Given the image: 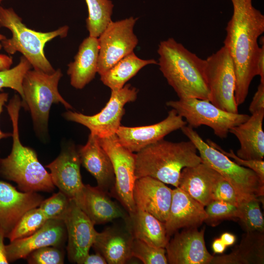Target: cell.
<instances>
[{"label":"cell","mask_w":264,"mask_h":264,"mask_svg":"<svg viewBox=\"0 0 264 264\" xmlns=\"http://www.w3.org/2000/svg\"><path fill=\"white\" fill-rule=\"evenodd\" d=\"M8 99V94L6 92H0V115L3 110V107ZM12 134L9 132H4L0 129V140L1 139L12 136Z\"/></svg>","instance_id":"obj_44"},{"label":"cell","mask_w":264,"mask_h":264,"mask_svg":"<svg viewBox=\"0 0 264 264\" xmlns=\"http://www.w3.org/2000/svg\"><path fill=\"white\" fill-rule=\"evenodd\" d=\"M264 262V233L246 232L240 243L227 255L214 257L211 264H262Z\"/></svg>","instance_id":"obj_28"},{"label":"cell","mask_w":264,"mask_h":264,"mask_svg":"<svg viewBox=\"0 0 264 264\" xmlns=\"http://www.w3.org/2000/svg\"><path fill=\"white\" fill-rule=\"evenodd\" d=\"M63 221L67 233L68 259L72 263L81 264L89 254L97 232L92 221L73 200H70Z\"/></svg>","instance_id":"obj_14"},{"label":"cell","mask_w":264,"mask_h":264,"mask_svg":"<svg viewBox=\"0 0 264 264\" xmlns=\"http://www.w3.org/2000/svg\"><path fill=\"white\" fill-rule=\"evenodd\" d=\"M62 76L60 68L52 73L33 69L29 70L23 79L22 105L30 111L34 128L40 134L47 132L49 111L53 104L61 103L66 109H73L58 91Z\"/></svg>","instance_id":"obj_7"},{"label":"cell","mask_w":264,"mask_h":264,"mask_svg":"<svg viewBox=\"0 0 264 264\" xmlns=\"http://www.w3.org/2000/svg\"><path fill=\"white\" fill-rule=\"evenodd\" d=\"M264 110L256 112L244 122L232 128L229 133L238 139L240 148L236 155L245 160H263L264 132L263 121Z\"/></svg>","instance_id":"obj_24"},{"label":"cell","mask_w":264,"mask_h":264,"mask_svg":"<svg viewBox=\"0 0 264 264\" xmlns=\"http://www.w3.org/2000/svg\"><path fill=\"white\" fill-rule=\"evenodd\" d=\"M213 200H221L236 206L240 202L233 187L220 175L218 178L212 192Z\"/></svg>","instance_id":"obj_38"},{"label":"cell","mask_w":264,"mask_h":264,"mask_svg":"<svg viewBox=\"0 0 264 264\" xmlns=\"http://www.w3.org/2000/svg\"><path fill=\"white\" fill-rule=\"evenodd\" d=\"M261 37L260 42L261 46L260 47L259 53L257 59V67L258 75L260 77V82L264 83V39Z\"/></svg>","instance_id":"obj_41"},{"label":"cell","mask_w":264,"mask_h":264,"mask_svg":"<svg viewBox=\"0 0 264 264\" xmlns=\"http://www.w3.org/2000/svg\"><path fill=\"white\" fill-rule=\"evenodd\" d=\"M3 0H0V3Z\"/></svg>","instance_id":"obj_49"},{"label":"cell","mask_w":264,"mask_h":264,"mask_svg":"<svg viewBox=\"0 0 264 264\" xmlns=\"http://www.w3.org/2000/svg\"><path fill=\"white\" fill-rule=\"evenodd\" d=\"M107 263L103 256L99 253L88 254L83 260L81 264H107Z\"/></svg>","instance_id":"obj_42"},{"label":"cell","mask_w":264,"mask_h":264,"mask_svg":"<svg viewBox=\"0 0 264 264\" xmlns=\"http://www.w3.org/2000/svg\"><path fill=\"white\" fill-rule=\"evenodd\" d=\"M132 255L144 264H168L165 248L155 247L136 239L132 242Z\"/></svg>","instance_id":"obj_34"},{"label":"cell","mask_w":264,"mask_h":264,"mask_svg":"<svg viewBox=\"0 0 264 264\" xmlns=\"http://www.w3.org/2000/svg\"><path fill=\"white\" fill-rule=\"evenodd\" d=\"M138 18L111 21L100 35L97 73H105L120 59L133 51L138 39L133 27Z\"/></svg>","instance_id":"obj_11"},{"label":"cell","mask_w":264,"mask_h":264,"mask_svg":"<svg viewBox=\"0 0 264 264\" xmlns=\"http://www.w3.org/2000/svg\"><path fill=\"white\" fill-rule=\"evenodd\" d=\"M202 162L190 140L173 142L162 139L135 154L136 178L150 176L178 187L182 170Z\"/></svg>","instance_id":"obj_4"},{"label":"cell","mask_w":264,"mask_h":264,"mask_svg":"<svg viewBox=\"0 0 264 264\" xmlns=\"http://www.w3.org/2000/svg\"><path fill=\"white\" fill-rule=\"evenodd\" d=\"M67 239L65 224L63 220H48L33 234L10 242L5 245L9 262L26 258L33 251L46 246L62 247Z\"/></svg>","instance_id":"obj_16"},{"label":"cell","mask_w":264,"mask_h":264,"mask_svg":"<svg viewBox=\"0 0 264 264\" xmlns=\"http://www.w3.org/2000/svg\"><path fill=\"white\" fill-rule=\"evenodd\" d=\"M0 26L8 29L12 37L1 42L2 48L10 55L21 53L34 69L52 73L55 70L46 58V43L57 37H66L69 27H60L50 32H39L28 28L12 8L0 6Z\"/></svg>","instance_id":"obj_5"},{"label":"cell","mask_w":264,"mask_h":264,"mask_svg":"<svg viewBox=\"0 0 264 264\" xmlns=\"http://www.w3.org/2000/svg\"><path fill=\"white\" fill-rule=\"evenodd\" d=\"M71 199L59 191L43 200L38 206L47 220H63L68 210Z\"/></svg>","instance_id":"obj_35"},{"label":"cell","mask_w":264,"mask_h":264,"mask_svg":"<svg viewBox=\"0 0 264 264\" xmlns=\"http://www.w3.org/2000/svg\"><path fill=\"white\" fill-rule=\"evenodd\" d=\"M137 93L138 90L135 88L127 84L119 90H111L109 101L99 112L93 115H86L68 110L63 116L68 121L86 127L90 133L99 138L109 137L115 134L121 126L125 104L135 101Z\"/></svg>","instance_id":"obj_10"},{"label":"cell","mask_w":264,"mask_h":264,"mask_svg":"<svg viewBox=\"0 0 264 264\" xmlns=\"http://www.w3.org/2000/svg\"><path fill=\"white\" fill-rule=\"evenodd\" d=\"M210 146L214 147L222 153L224 154L233 161L240 166L249 168L255 172L259 176L262 181L264 182V160H245L238 157L230 149L229 151L226 152L223 150L219 145L212 140L208 139L205 141Z\"/></svg>","instance_id":"obj_39"},{"label":"cell","mask_w":264,"mask_h":264,"mask_svg":"<svg viewBox=\"0 0 264 264\" xmlns=\"http://www.w3.org/2000/svg\"><path fill=\"white\" fill-rule=\"evenodd\" d=\"M205 61L204 76L210 92V102L226 111L239 113L235 99L234 67L228 49L223 45Z\"/></svg>","instance_id":"obj_9"},{"label":"cell","mask_w":264,"mask_h":264,"mask_svg":"<svg viewBox=\"0 0 264 264\" xmlns=\"http://www.w3.org/2000/svg\"><path fill=\"white\" fill-rule=\"evenodd\" d=\"M173 189L150 176L136 178L133 190L135 207L166 221L170 211Z\"/></svg>","instance_id":"obj_18"},{"label":"cell","mask_w":264,"mask_h":264,"mask_svg":"<svg viewBox=\"0 0 264 264\" xmlns=\"http://www.w3.org/2000/svg\"><path fill=\"white\" fill-rule=\"evenodd\" d=\"M75 202L94 225L105 224L119 218L124 220L128 215V213L111 199L108 192L98 186L84 185L80 196Z\"/></svg>","instance_id":"obj_22"},{"label":"cell","mask_w":264,"mask_h":264,"mask_svg":"<svg viewBox=\"0 0 264 264\" xmlns=\"http://www.w3.org/2000/svg\"><path fill=\"white\" fill-rule=\"evenodd\" d=\"M226 247L220 238L215 239L212 244L213 251L216 254H222Z\"/></svg>","instance_id":"obj_46"},{"label":"cell","mask_w":264,"mask_h":264,"mask_svg":"<svg viewBox=\"0 0 264 264\" xmlns=\"http://www.w3.org/2000/svg\"><path fill=\"white\" fill-rule=\"evenodd\" d=\"M150 64H158V63L154 59H141L133 51L120 59L105 73L100 75V80L111 90H119L142 68Z\"/></svg>","instance_id":"obj_29"},{"label":"cell","mask_w":264,"mask_h":264,"mask_svg":"<svg viewBox=\"0 0 264 264\" xmlns=\"http://www.w3.org/2000/svg\"><path fill=\"white\" fill-rule=\"evenodd\" d=\"M205 209L207 215L205 221L216 225L220 221L227 219H238L239 211L238 206L218 200H213Z\"/></svg>","instance_id":"obj_36"},{"label":"cell","mask_w":264,"mask_h":264,"mask_svg":"<svg viewBox=\"0 0 264 264\" xmlns=\"http://www.w3.org/2000/svg\"><path fill=\"white\" fill-rule=\"evenodd\" d=\"M21 107L22 100L17 94L6 106L13 127V144L9 155L0 158V176L15 182L22 192H51L55 186L50 173L40 162L35 151L20 141L18 120Z\"/></svg>","instance_id":"obj_2"},{"label":"cell","mask_w":264,"mask_h":264,"mask_svg":"<svg viewBox=\"0 0 264 264\" xmlns=\"http://www.w3.org/2000/svg\"><path fill=\"white\" fill-rule=\"evenodd\" d=\"M6 39V37L4 35L1 34H0V50L2 48L1 42Z\"/></svg>","instance_id":"obj_48"},{"label":"cell","mask_w":264,"mask_h":264,"mask_svg":"<svg viewBox=\"0 0 264 264\" xmlns=\"http://www.w3.org/2000/svg\"><path fill=\"white\" fill-rule=\"evenodd\" d=\"M157 53L159 69L179 99L195 98L210 101L204 76L205 60L173 38L160 42Z\"/></svg>","instance_id":"obj_3"},{"label":"cell","mask_w":264,"mask_h":264,"mask_svg":"<svg viewBox=\"0 0 264 264\" xmlns=\"http://www.w3.org/2000/svg\"><path fill=\"white\" fill-rule=\"evenodd\" d=\"M134 238L125 225H113L96 234L92 247L109 264H124L132 256Z\"/></svg>","instance_id":"obj_23"},{"label":"cell","mask_w":264,"mask_h":264,"mask_svg":"<svg viewBox=\"0 0 264 264\" xmlns=\"http://www.w3.org/2000/svg\"><path fill=\"white\" fill-rule=\"evenodd\" d=\"M166 105L185 118L188 126L193 129L202 125L208 126L221 139L227 137L232 128L244 122L250 116L226 111L209 100L195 98L170 100L166 102Z\"/></svg>","instance_id":"obj_8"},{"label":"cell","mask_w":264,"mask_h":264,"mask_svg":"<svg viewBox=\"0 0 264 264\" xmlns=\"http://www.w3.org/2000/svg\"><path fill=\"white\" fill-rule=\"evenodd\" d=\"M65 253L60 247L48 246L38 249L27 257L29 264H62Z\"/></svg>","instance_id":"obj_37"},{"label":"cell","mask_w":264,"mask_h":264,"mask_svg":"<svg viewBox=\"0 0 264 264\" xmlns=\"http://www.w3.org/2000/svg\"><path fill=\"white\" fill-rule=\"evenodd\" d=\"M204 230L195 227L176 232L165 247L168 264H211L213 256L206 248Z\"/></svg>","instance_id":"obj_15"},{"label":"cell","mask_w":264,"mask_h":264,"mask_svg":"<svg viewBox=\"0 0 264 264\" xmlns=\"http://www.w3.org/2000/svg\"><path fill=\"white\" fill-rule=\"evenodd\" d=\"M32 66L23 56L15 66L7 70L0 71V90L3 88H10L16 91L23 98L22 87L23 79Z\"/></svg>","instance_id":"obj_33"},{"label":"cell","mask_w":264,"mask_h":264,"mask_svg":"<svg viewBox=\"0 0 264 264\" xmlns=\"http://www.w3.org/2000/svg\"><path fill=\"white\" fill-rule=\"evenodd\" d=\"M78 152L81 164L95 178L97 186L107 192L113 191L115 184L113 165L101 146L99 138L90 133L87 143L80 146Z\"/></svg>","instance_id":"obj_21"},{"label":"cell","mask_w":264,"mask_h":264,"mask_svg":"<svg viewBox=\"0 0 264 264\" xmlns=\"http://www.w3.org/2000/svg\"><path fill=\"white\" fill-rule=\"evenodd\" d=\"M43 200L37 192H20L9 183L0 180V227L5 237L26 212L38 207Z\"/></svg>","instance_id":"obj_19"},{"label":"cell","mask_w":264,"mask_h":264,"mask_svg":"<svg viewBox=\"0 0 264 264\" xmlns=\"http://www.w3.org/2000/svg\"><path fill=\"white\" fill-rule=\"evenodd\" d=\"M264 110V83L260 82L249 107L251 114Z\"/></svg>","instance_id":"obj_40"},{"label":"cell","mask_w":264,"mask_h":264,"mask_svg":"<svg viewBox=\"0 0 264 264\" xmlns=\"http://www.w3.org/2000/svg\"><path fill=\"white\" fill-rule=\"evenodd\" d=\"M187 124L183 118L172 109L167 116L158 123L139 127L120 126L115 134L123 147L132 153H136Z\"/></svg>","instance_id":"obj_13"},{"label":"cell","mask_w":264,"mask_h":264,"mask_svg":"<svg viewBox=\"0 0 264 264\" xmlns=\"http://www.w3.org/2000/svg\"><path fill=\"white\" fill-rule=\"evenodd\" d=\"M261 198L241 201L238 205L239 220L246 232H264V219L260 208Z\"/></svg>","instance_id":"obj_31"},{"label":"cell","mask_w":264,"mask_h":264,"mask_svg":"<svg viewBox=\"0 0 264 264\" xmlns=\"http://www.w3.org/2000/svg\"><path fill=\"white\" fill-rule=\"evenodd\" d=\"M48 220L39 207L26 212L6 236L10 242L28 237L41 228Z\"/></svg>","instance_id":"obj_32"},{"label":"cell","mask_w":264,"mask_h":264,"mask_svg":"<svg viewBox=\"0 0 264 264\" xmlns=\"http://www.w3.org/2000/svg\"><path fill=\"white\" fill-rule=\"evenodd\" d=\"M99 141L113 165L115 184L112 191L127 212H133L136 208L133 198V190L136 179L135 154L123 147L118 141L116 134L99 138Z\"/></svg>","instance_id":"obj_12"},{"label":"cell","mask_w":264,"mask_h":264,"mask_svg":"<svg viewBox=\"0 0 264 264\" xmlns=\"http://www.w3.org/2000/svg\"><path fill=\"white\" fill-rule=\"evenodd\" d=\"M88 9L86 20L89 36L98 38L111 21L113 4L110 0H85Z\"/></svg>","instance_id":"obj_30"},{"label":"cell","mask_w":264,"mask_h":264,"mask_svg":"<svg viewBox=\"0 0 264 264\" xmlns=\"http://www.w3.org/2000/svg\"><path fill=\"white\" fill-rule=\"evenodd\" d=\"M220 174L203 162L183 168L178 187L204 207L212 200L214 186Z\"/></svg>","instance_id":"obj_25"},{"label":"cell","mask_w":264,"mask_h":264,"mask_svg":"<svg viewBox=\"0 0 264 264\" xmlns=\"http://www.w3.org/2000/svg\"><path fill=\"white\" fill-rule=\"evenodd\" d=\"M220 238L226 246L233 245L236 239L234 235L228 232H225L222 234Z\"/></svg>","instance_id":"obj_47"},{"label":"cell","mask_w":264,"mask_h":264,"mask_svg":"<svg viewBox=\"0 0 264 264\" xmlns=\"http://www.w3.org/2000/svg\"><path fill=\"white\" fill-rule=\"evenodd\" d=\"M5 238L3 230L0 227V264H7L8 260L5 245L4 243V239Z\"/></svg>","instance_id":"obj_43"},{"label":"cell","mask_w":264,"mask_h":264,"mask_svg":"<svg viewBox=\"0 0 264 264\" xmlns=\"http://www.w3.org/2000/svg\"><path fill=\"white\" fill-rule=\"evenodd\" d=\"M12 64L13 58L12 57L0 54V71L10 69Z\"/></svg>","instance_id":"obj_45"},{"label":"cell","mask_w":264,"mask_h":264,"mask_svg":"<svg viewBox=\"0 0 264 264\" xmlns=\"http://www.w3.org/2000/svg\"><path fill=\"white\" fill-rule=\"evenodd\" d=\"M99 51L98 38L89 36L83 41L74 61L68 65L67 73L73 87L82 89L94 78L97 72Z\"/></svg>","instance_id":"obj_26"},{"label":"cell","mask_w":264,"mask_h":264,"mask_svg":"<svg viewBox=\"0 0 264 264\" xmlns=\"http://www.w3.org/2000/svg\"><path fill=\"white\" fill-rule=\"evenodd\" d=\"M207 218L204 206L180 189H173L168 218L165 222L170 237L180 229L198 228Z\"/></svg>","instance_id":"obj_20"},{"label":"cell","mask_w":264,"mask_h":264,"mask_svg":"<svg viewBox=\"0 0 264 264\" xmlns=\"http://www.w3.org/2000/svg\"><path fill=\"white\" fill-rule=\"evenodd\" d=\"M134 239L151 245L165 248L170 240L165 223L152 214L135 208L123 220Z\"/></svg>","instance_id":"obj_27"},{"label":"cell","mask_w":264,"mask_h":264,"mask_svg":"<svg viewBox=\"0 0 264 264\" xmlns=\"http://www.w3.org/2000/svg\"><path fill=\"white\" fill-rule=\"evenodd\" d=\"M231 0L233 12L223 44L233 63L235 99L239 107L245 101L251 81L258 75V38L264 32V16L253 6L252 0Z\"/></svg>","instance_id":"obj_1"},{"label":"cell","mask_w":264,"mask_h":264,"mask_svg":"<svg viewBox=\"0 0 264 264\" xmlns=\"http://www.w3.org/2000/svg\"><path fill=\"white\" fill-rule=\"evenodd\" d=\"M196 146L202 162L219 173L235 190L240 202L264 195V182L253 170L239 165L217 149L210 146L192 127L180 129Z\"/></svg>","instance_id":"obj_6"},{"label":"cell","mask_w":264,"mask_h":264,"mask_svg":"<svg viewBox=\"0 0 264 264\" xmlns=\"http://www.w3.org/2000/svg\"><path fill=\"white\" fill-rule=\"evenodd\" d=\"M81 164L78 150L74 145H70L45 166L50 170L55 186L75 202L80 196L85 185L82 180Z\"/></svg>","instance_id":"obj_17"}]
</instances>
